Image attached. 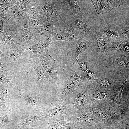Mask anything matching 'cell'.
I'll return each mask as SVG.
<instances>
[{
    "instance_id": "f546056e",
    "label": "cell",
    "mask_w": 129,
    "mask_h": 129,
    "mask_svg": "<svg viewBox=\"0 0 129 129\" xmlns=\"http://www.w3.org/2000/svg\"><path fill=\"white\" fill-rule=\"evenodd\" d=\"M47 118V116L46 114L42 115H33L26 118L18 125L17 127L19 128L23 127L28 126L37 121Z\"/></svg>"
},
{
    "instance_id": "83f0119b",
    "label": "cell",
    "mask_w": 129,
    "mask_h": 129,
    "mask_svg": "<svg viewBox=\"0 0 129 129\" xmlns=\"http://www.w3.org/2000/svg\"><path fill=\"white\" fill-rule=\"evenodd\" d=\"M17 81L15 76L11 72L0 73V83H5L7 86L11 88L17 83Z\"/></svg>"
},
{
    "instance_id": "ffe728a7",
    "label": "cell",
    "mask_w": 129,
    "mask_h": 129,
    "mask_svg": "<svg viewBox=\"0 0 129 129\" xmlns=\"http://www.w3.org/2000/svg\"><path fill=\"white\" fill-rule=\"evenodd\" d=\"M109 54H121L129 55V40H121L107 41Z\"/></svg>"
},
{
    "instance_id": "ac0fdd59",
    "label": "cell",
    "mask_w": 129,
    "mask_h": 129,
    "mask_svg": "<svg viewBox=\"0 0 129 129\" xmlns=\"http://www.w3.org/2000/svg\"><path fill=\"white\" fill-rule=\"evenodd\" d=\"M38 58L43 68L53 80L54 84L56 85L58 74L54 67L55 60L49 54L48 51Z\"/></svg>"
},
{
    "instance_id": "8fae6325",
    "label": "cell",
    "mask_w": 129,
    "mask_h": 129,
    "mask_svg": "<svg viewBox=\"0 0 129 129\" xmlns=\"http://www.w3.org/2000/svg\"><path fill=\"white\" fill-rule=\"evenodd\" d=\"M87 109L83 110L71 114L68 120L75 122V128L83 129L92 126L99 123L97 119L90 118L88 115Z\"/></svg>"
},
{
    "instance_id": "1f68e13d",
    "label": "cell",
    "mask_w": 129,
    "mask_h": 129,
    "mask_svg": "<svg viewBox=\"0 0 129 129\" xmlns=\"http://www.w3.org/2000/svg\"><path fill=\"white\" fill-rule=\"evenodd\" d=\"M115 126L117 129H129V114Z\"/></svg>"
},
{
    "instance_id": "484cf974",
    "label": "cell",
    "mask_w": 129,
    "mask_h": 129,
    "mask_svg": "<svg viewBox=\"0 0 129 129\" xmlns=\"http://www.w3.org/2000/svg\"><path fill=\"white\" fill-rule=\"evenodd\" d=\"M10 14L12 15L15 19L16 23V31L19 34L21 30L22 19L24 15V12L22 11L16 5L12 7L9 8Z\"/></svg>"
},
{
    "instance_id": "52a82bcc",
    "label": "cell",
    "mask_w": 129,
    "mask_h": 129,
    "mask_svg": "<svg viewBox=\"0 0 129 129\" xmlns=\"http://www.w3.org/2000/svg\"><path fill=\"white\" fill-rule=\"evenodd\" d=\"M54 2L59 14L65 19L75 15H84L76 0H55Z\"/></svg>"
},
{
    "instance_id": "5b68a950",
    "label": "cell",
    "mask_w": 129,
    "mask_h": 129,
    "mask_svg": "<svg viewBox=\"0 0 129 129\" xmlns=\"http://www.w3.org/2000/svg\"><path fill=\"white\" fill-rule=\"evenodd\" d=\"M69 23L74 34L79 37L91 39L94 35L89 22L84 15H75L66 19Z\"/></svg>"
},
{
    "instance_id": "8992f818",
    "label": "cell",
    "mask_w": 129,
    "mask_h": 129,
    "mask_svg": "<svg viewBox=\"0 0 129 129\" xmlns=\"http://www.w3.org/2000/svg\"><path fill=\"white\" fill-rule=\"evenodd\" d=\"M67 42L68 59L71 63L75 64L77 57L91 46L92 41L91 39L81 37Z\"/></svg>"
},
{
    "instance_id": "4fadbf2b",
    "label": "cell",
    "mask_w": 129,
    "mask_h": 129,
    "mask_svg": "<svg viewBox=\"0 0 129 129\" xmlns=\"http://www.w3.org/2000/svg\"><path fill=\"white\" fill-rule=\"evenodd\" d=\"M50 120L57 121L67 119L70 115L64 102H57L49 106L46 114Z\"/></svg>"
},
{
    "instance_id": "9a60e30c",
    "label": "cell",
    "mask_w": 129,
    "mask_h": 129,
    "mask_svg": "<svg viewBox=\"0 0 129 129\" xmlns=\"http://www.w3.org/2000/svg\"><path fill=\"white\" fill-rule=\"evenodd\" d=\"M53 43L39 41L32 45L24 46V53L27 57L31 59L39 57L48 51L49 47Z\"/></svg>"
},
{
    "instance_id": "7402d4cb",
    "label": "cell",
    "mask_w": 129,
    "mask_h": 129,
    "mask_svg": "<svg viewBox=\"0 0 129 129\" xmlns=\"http://www.w3.org/2000/svg\"><path fill=\"white\" fill-rule=\"evenodd\" d=\"M31 64L32 67L35 70L36 74V77L37 82L39 80H41L42 82L47 80L54 84L53 80L42 66L38 57H35L32 59Z\"/></svg>"
},
{
    "instance_id": "6da1fadb",
    "label": "cell",
    "mask_w": 129,
    "mask_h": 129,
    "mask_svg": "<svg viewBox=\"0 0 129 129\" xmlns=\"http://www.w3.org/2000/svg\"><path fill=\"white\" fill-rule=\"evenodd\" d=\"M91 83L80 87L69 94L63 100L70 115L87 109L92 105Z\"/></svg>"
},
{
    "instance_id": "8d00e7d4",
    "label": "cell",
    "mask_w": 129,
    "mask_h": 129,
    "mask_svg": "<svg viewBox=\"0 0 129 129\" xmlns=\"http://www.w3.org/2000/svg\"><path fill=\"white\" fill-rule=\"evenodd\" d=\"M87 79L88 82L91 83L95 80L94 78V73L92 71L87 70L86 71Z\"/></svg>"
},
{
    "instance_id": "9c48e42d",
    "label": "cell",
    "mask_w": 129,
    "mask_h": 129,
    "mask_svg": "<svg viewBox=\"0 0 129 129\" xmlns=\"http://www.w3.org/2000/svg\"><path fill=\"white\" fill-rule=\"evenodd\" d=\"M109 117L106 124L115 126L119 122L129 114V99L117 105L108 106Z\"/></svg>"
},
{
    "instance_id": "e575fe53",
    "label": "cell",
    "mask_w": 129,
    "mask_h": 129,
    "mask_svg": "<svg viewBox=\"0 0 129 129\" xmlns=\"http://www.w3.org/2000/svg\"><path fill=\"white\" fill-rule=\"evenodd\" d=\"M17 0H0V3L8 8H11L16 5Z\"/></svg>"
},
{
    "instance_id": "e0dca14e",
    "label": "cell",
    "mask_w": 129,
    "mask_h": 129,
    "mask_svg": "<svg viewBox=\"0 0 129 129\" xmlns=\"http://www.w3.org/2000/svg\"><path fill=\"white\" fill-rule=\"evenodd\" d=\"M88 115L100 123L106 124L109 119V109L105 106L92 105L87 109Z\"/></svg>"
},
{
    "instance_id": "4dcf8cb0",
    "label": "cell",
    "mask_w": 129,
    "mask_h": 129,
    "mask_svg": "<svg viewBox=\"0 0 129 129\" xmlns=\"http://www.w3.org/2000/svg\"><path fill=\"white\" fill-rule=\"evenodd\" d=\"M75 122H70L67 119L50 120L48 124L47 129H54L58 127L67 126L75 127Z\"/></svg>"
},
{
    "instance_id": "4316f807",
    "label": "cell",
    "mask_w": 129,
    "mask_h": 129,
    "mask_svg": "<svg viewBox=\"0 0 129 129\" xmlns=\"http://www.w3.org/2000/svg\"><path fill=\"white\" fill-rule=\"evenodd\" d=\"M112 28L118 34L123 40H129V21L118 25Z\"/></svg>"
},
{
    "instance_id": "7a4b0ae2",
    "label": "cell",
    "mask_w": 129,
    "mask_h": 129,
    "mask_svg": "<svg viewBox=\"0 0 129 129\" xmlns=\"http://www.w3.org/2000/svg\"><path fill=\"white\" fill-rule=\"evenodd\" d=\"M89 83L86 77L80 76L77 74L73 66L61 84L58 98L59 100L63 101L69 94L79 88Z\"/></svg>"
},
{
    "instance_id": "74e56055",
    "label": "cell",
    "mask_w": 129,
    "mask_h": 129,
    "mask_svg": "<svg viewBox=\"0 0 129 129\" xmlns=\"http://www.w3.org/2000/svg\"><path fill=\"white\" fill-rule=\"evenodd\" d=\"M76 61L79 64L81 70L85 72H86L88 70L87 64L82 63H81L79 59L76 60Z\"/></svg>"
},
{
    "instance_id": "2e32d148",
    "label": "cell",
    "mask_w": 129,
    "mask_h": 129,
    "mask_svg": "<svg viewBox=\"0 0 129 129\" xmlns=\"http://www.w3.org/2000/svg\"><path fill=\"white\" fill-rule=\"evenodd\" d=\"M20 40L21 45L23 46L32 45L39 41L34 38L29 26L28 18L25 15L22 19Z\"/></svg>"
},
{
    "instance_id": "5bb4252c",
    "label": "cell",
    "mask_w": 129,
    "mask_h": 129,
    "mask_svg": "<svg viewBox=\"0 0 129 129\" xmlns=\"http://www.w3.org/2000/svg\"><path fill=\"white\" fill-rule=\"evenodd\" d=\"M91 90L92 105L105 106L111 102L115 91L97 88L92 85Z\"/></svg>"
},
{
    "instance_id": "f1b7e54d",
    "label": "cell",
    "mask_w": 129,
    "mask_h": 129,
    "mask_svg": "<svg viewBox=\"0 0 129 129\" xmlns=\"http://www.w3.org/2000/svg\"><path fill=\"white\" fill-rule=\"evenodd\" d=\"M28 19L29 26L32 31L40 28L47 20L45 16H31Z\"/></svg>"
},
{
    "instance_id": "ab89813d",
    "label": "cell",
    "mask_w": 129,
    "mask_h": 129,
    "mask_svg": "<svg viewBox=\"0 0 129 129\" xmlns=\"http://www.w3.org/2000/svg\"><path fill=\"white\" fill-rule=\"evenodd\" d=\"M75 128L73 126H67L58 127L54 129H74Z\"/></svg>"
},
{
    "instance_id": "44dd1931",
    "label": "cell",
    "mask_w": 129,
    "mask_h": 129,
    "mask_svg": "<svg viewBox=\"0 0 129 129\" xmlns=\"http://www.w3.org/2000/svg\"><path fill=\"white\" fill-rule=\"evenodd\" d=\"M96 12L98 15L109 13L117 7L115 0H91Z\"/></svg>"
},
{
    "instance_id": "d590c367",
    "label": "cell",
    "mask_w": 129,
    "mask_h": 129,
    "mask_svg": "<svg viewBox=\"0 0 129 129\" xmlns=\"http://www.w3.org/2000/svg\"><path fill=\"white\" fill-rule=\"evenodd\" d=\"M0 12L5 15H11L10 14L9 8L0 3Z\"/></svg>"
},
{
    "instance_id": "cb8c5ba5",
    "label": "cell",
    "mask_w": 129,
    "mask_h": 129,
    "mask_svg": "<svg viewBox=\"0 0 129 129\" xmlns=\"http://www.w3.org/2000/svg\"><path fill=\"white\" fill-rule=\"evenodd\" d=\"M98 29L107 41H113L123 40L118 34L108 24L104 23L98 25Z\"/></svg>"
},
{
    "instance_id": "3957f363",
    "label": "cell",
    "mask_w": 129,
    "mask_h": 129,
    "mask_svg": "<svg viewBox=\"0 0 129 129\" xmlns=\"http://www.w3.org/2000/svg\"><path fill=\"white\" fill-rule=\"evenodd\" d=\"M39 3L47 20L54 25L56 28L60 30L71 29L68 21L62 17L57 11L54 0H50L46 3H43L39 0Z\"/></svg>"
},
{
    "instance_id": "277c9868",
    "label": "cell",
    "mask_w": 129,
    "mask_h": 129,
    "mask_svg": "<svg viewBox=\"0 0 129 129\" xmlns=\"http://www.w3.org/2000/svg\"><path fill=\"white\" fill-rule=\"evenodd\" d=\"M24 47H18L5 49V57L7 62H10L21 69L27 73L30 72L32 68L31 59L24 54Z\"/></svg>"
},
{
    "instance_id": "ba28073f",
    "label": "cell",
    "mask_w": 129,
    "mask_h": 129,
    "mask_svg": "<svg viewBox=\"0 0 129 129\" xmlns=\"http://www.w3.org/2000/svg\"><path fill=\"white\" fill-rule=\"evenodd\" d=\"M102 62L108 68L129 74V55L109 54L106 59Z\"/></svg>"
},
{
    "instance_id": "836d02e7",
    "label": "cell",
    "mask_w": 129,
    "mask_h": 129,
    "mask_svg": "<svg viewBox=\"0 0 129 129\" xmlns=\"http://www.w3.org/2000/svg\"><path fill=\"white\" fill-rule=\"evenodd\" d=\"M29 2V0H17L16 5L24 12Z\"/></svg>"
},
{
    "instance_id": "30bf717a",
    "label": "cell",
    "mask_w": 129,
    "mask_h": 129,
    "mask_svg": "<svg viewBox=\"0 0 129 129\" xmlns=\"http://www.w3.org/2000/svg\"><path fill=\"white\" fill-rule=\"evenodd\" d=\"M12 17L7 18L4 23V30L1 43L2 45L5 47V49L22 45L19 34L16 31L12 30L9 24V20Z\"/></svg>"
},
{
    "instance_id": "7c38bea8",
    "label": "cell",
    "mask_w": 129,
    "mask_h": 129,
    "mask_svg": "<svg viewBox=\"0 0 129 129\" xmlns=\"http://www.w3.org/2000/svg\"><path fill=\"white\" fill-rule=\"evenodd\" d=\"M91 40V45L93 51L102 62H103L109 54L107 41L98 30L95 33H94Z\"/></svg>"
},
{
    "instance_id": "d4e9b609",
    "label": "cell",
    "mask_w": 129,
    "mask_h": 129,
    "mask_svg": "<svg viewBox=\"0 0 129 129\" xmlns=\"http://www.w3.org/2000/svg\"><path fill=\"white\" fill-rule=\"evenodd\" d=\"M39 0H29L25 11V16L27 18L31 16H45L44 13L39 3Z\"/></svg>"
},
{
    "instance_id": "60d3db41",
    "label": "cell",
    "mask_w": 129,
    "mask_h": 129,
    "mask_svg": "<svg viewBox=\"0 0 129 129\" xmlns=\"http://www.w3.org/2000/svg\"><path fill=\"white\" fill-rule=\"evenodd\" d=\"M2 52V51H0V55L1 54V53ZM2 64L1 63L0 60V68L1 67V66L2 65Z\"/></svg>"
},
{
    "instance_id": "603a6c76",
    "label": "cell",
    "mask_w": 129,
    "mask_h": 129,
    "mask_svg": "<svg viewBox=\"0 0 129 129\" xmlns=\"http://www.w3.org/2000/svg\"><path fill=\"white\" fill-rule=\"evenodd\" d=\"M20 95L24 98L27 106L29 108L40 111L43 115L39 106L37 97L32 91L27 90H19Z\"/></svg>"
},
{
    "instance_id": "d6a6232c",
    "label": "cell",
    "mask_w": 129,
    "mask_h": 129,
    "mask_svg": "<svg viewBox=\"0 0 129 129\" xmlns=\"http://www.w3.org/2000/svg\"><path fill=\"white\" fill-rule=\"evenodd\" d=\"M91 129H117L115 126L102 123H98L91 127Z\"/></svg>"
},
{
    "instance_id": "d6986e66",
    "label": "cell",
    "mask_w": 129,
    "mask_h": 129,
    "mask_svg": "<svg viewBox=\"0 0 129 129\" xmlns=\"http://www.w3.org/2000/svg\"><path fill=\"white\" fill-rule=\"evenodd\" d=\"M123 80L116 81L109 77L99 78L91 83L93 87L104 90L116 91L122 83Z\"/></svg>"
},
{
    "instance_id": "f35d334b",
    "label": "cell",
    "mask_w": 129,
    "mask_h": 129,
    "mask_svg": "<svg viewBox=\"0 0 129 129\" xmlns=\"http://www.w3.org/2000/svg\"><path fill=\"white\" fill-rule=\"evenodd\" d=\"M9 115L5 117H0V129H1L5 125L6 122H7L9 118Z\"/></svg>"
}]
</instances>
